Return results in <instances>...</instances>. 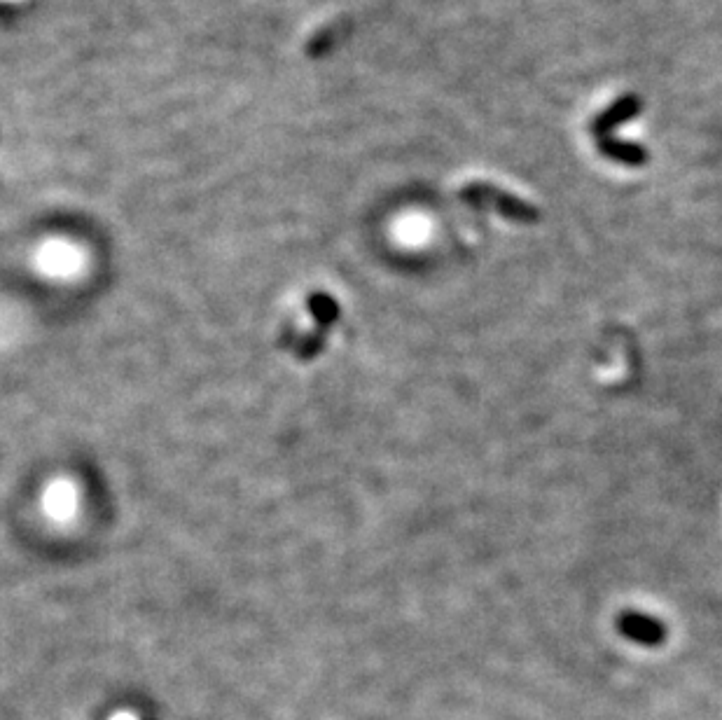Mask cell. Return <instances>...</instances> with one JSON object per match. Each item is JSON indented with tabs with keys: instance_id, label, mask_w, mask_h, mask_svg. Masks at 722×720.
<instances>
[{
	"instance_id": "1",
	"label": "cell",
	"mask_w": 722,
	"mask_h": 720,
	"mask_svg": "<svg viewBox=\"0 0 722 720\" xmlns=\"http://www.w3.org/2000/svg\"><path fill=\"white\" fill-rule=\"evenodd\" d=\"M620 627L624 634L631 636V639L643 641V643H657V641H662V636H664L662 622L650 618V615H643V613L622 615Z\"/></svg>"
},
{
	"instance_id": "2",
	"label": "cell",
	"mask_w": 722,
	"mask_h": 720,
	"mask_svg": "<svg viewBox=\"0 0 722 720\" xmlns=\"http://www.w3.org/2000/svg\"><path fill=\"white\" fill-rule=\"evenodd\" d=\"M108 720H141V718H138V713L124 709V711H117V713H113V716H110Z\"/></svg>"
}]
</instances>
